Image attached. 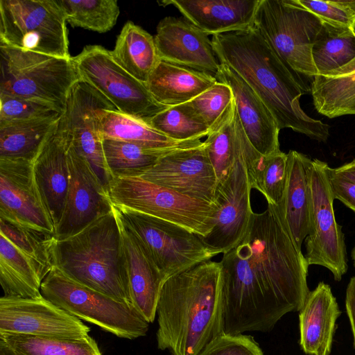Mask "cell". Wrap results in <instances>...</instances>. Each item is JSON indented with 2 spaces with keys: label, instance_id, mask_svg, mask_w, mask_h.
<instances>
[{
  "label": "cell",
  "instance_id": "obj_1",
  "mask_svg": "<svg viewBox=\"0 0 355 355\" xmlns=\"http://www.w3.org/2000/svg\"><path fill=\"white\" fill-rule=\"evenodd\" d=\"M219 263L223 334L268 332L310 293L306 259L270 205Z\"/></svg>",
  "mask_w": 355,
  "mask_h": 355
},
{
  "label": "cell",
  "instance_id": "obj_2",
  "mask_svg": "<svg viewBox=\"0 0 355 355\" xmlns=\"http://www.w3.org/2000/svg\"><path fill=\"white\" fill-rule=\"evenodd\" d=\"M220 63L233 69L268 108L279 130L291 128L325 141L329 125L308 116L300 98L306 92L254 26L212 36Z\"/></svg>",
  "mask_w": 355,
  "mask_h": 355
},
{
  "label": "cell",
  "instance_id": "obj_3",
  "mask_svg": "<svg viewBox=\"0 0 355 355\" xmlns=\"http://www.w3.org/2000/svg\"><path fill=\"white\" fill-rule=\"evenodd\" d=\"M219 262H200L168 277L157 305V347L198 355L223 334Z\"/></svg>",
  "mask_w": 355,
  "mask_h": 355
},
{
  "label": "cell",
  "instance_id": "obj_4",
  "mask_svg": "<svg viewBox=\"0 0 355 355\" xmlns=\"http://www.w3.org/2000/svg\"><path fill=\"white\" fill-rule=\"evenodd\" d=\"M53 265L72 280L132 304L119 222L112 210L78 233L55 239Z\"/></svg>",
  "mask_w": 355,
  "mask_h": 355
},
{
  "label": "cell",
  "instance_id": "obj_5",
  "mask_svg": "<svg viewBox=\"0 0 355 355\" xmlns=\"http://www.w3.org/2000/svg\"><path fill=\"white\" fill-rule=\"evenodd\" d=\"M0 94L51 103L64 112L69 93L80 78L71 58L0 44Z\"/></svg>",
  "mask_w": 355,
  "mask_h": 355
},
{
  "label": "cell",
  "instance_id": "obj_6",
  "mask_svg": "<svg viewBox=\"0 0 355 355\" xmlns=\"http://www.w3.org/2000/svg\"><path fill=\"white\" fill-rule=\"evenodd\" d=\"M322 24L293 0H261L255 15L254 26L306 92L302 76L317 75L311 49Z\"/></svg>",
  "mask_w": 355,
  "mask_h": 355
},
{
  "label": "cell",
  "instance_id": "obj_7",
  "mask_svg": "<svg viewBox=\"0 0 355 355\" xmlns=\"http://www.w3.org/2000/svg\"><path fill=\"white\" fill-rule=\"evenodd\" d=\"M113 205L182 226L200 237L213 230L218 206L137 176L114 177L107 188Z\"/></svg>",
  "mask_w": 355,
  "mask_h": 355
},
{
  "label": "cell",
  "instance_id": "obj_8",
  "mask_svg": "<svg viewBox=\"0 0 355 355\" xmlns=\"http://www.w3.org/2000/svg\"><path fill=\"white\" fill-rule=\"evenodd\" d=\"M41 293L60 308L117 337L144 336L149 323L131 304L85 286L53 266L43 279Z\"/></svg>",
  "mask_w": 355,
  "mask_h": 355
},
{
  "label": "cell",
  "instance_id": "obj_9",
  "mask_svg": "<svg viewBox=\"0 0 355 355\" xmlns=\"http://www.w3.org/2000/svg\"><path fill=\"white\" fill-rule=\"evenodd\" d=\"M67 23L56 0H0V44L71 58Z\"/></svg>",
  "mask_w": 355,
  "mask_h": 355
},
{
  "label": "cell",
  "instance_id": "obj_10",
  "mask_svg": "<svg viewBox=\"0 0 355 355\" xmlns=\"http://www.w3.org/2000/svg\"><path fill=\"white\" fill-rule=\"evenodd\" d=\"M112 208L143 245L165 280L216 256L200 236L182 226L128 208L113 205Z\"/></svg>",
  "mask_w": 355,
  "mask_h": 355
},
{
  "label": "cell",
  "instance_id": "obj_11",
  "mask_svg": "<svg viewBox=\"0 0 355 355\" xmlns=\"http://www.w3.org/2000/svg\"><path fill=\"white\" fill-rule=\"evenodd\" d=\"M72 59L80 78L97 89L123 114L147 123L169 107L157 101L146 84L119 66L110 51L102 46H85Z\"/></svg>",
  "mask_w": 355,
  "mask_h": 355
},
{
  "label": "cell",
  "instance_id": "obj_12",
  "mask_svg": "<svg viewBox=\"0 0 355 355\" xmlns=\"http://www.w3.org/2000/svg\"><path fill=\"white\" fill-rule=\"evenodd\" d=\"M106 110H117L97 89L80 79L71 87L58 127L68 144L89 164L107 188L113 179L106 164L101 119Z\"/></svg>",
  "mask_w": 355,
  "mask_h": 355
},
{
  "label": "cell",
  "instance_id": "obj_13",
  "mask_svg": "<svg viewBox=\"0 0 355 355\" xmlns=\"http://www.w3.org/2000/svg\"><path fill=\"white\" fill-rule=\"evenodd\" d=\"M326 162L311 160L309 168L310 186L309 228L305 239V258L309 265L323 266L340 281L347 270L344 234L335 218Z\"/></svg>",
  "mask_w": 355,
  "mask_h": 355
},
{
  "label": "cell",
  "instance_id": "obj_14",
  "mask_svg": "<svg viewBox=\"0 0 355 355\" xmlns=\"http://www.w3.org/2000/svg\"><path fill=\"white\" fill-rule=\"evenodd\" d=\"M89 331L81 320L42 295L0 298V334L76 339L89 336Z\"/></svg>",
  "mask_w": 355,
  "mask_h": 355
},
{
  "label": "cell",
  "instance_id": "obj_15",
  "mask_svg": "<svg viewBox=\"0 0 355 355\" xmlns=\"http://www.w3.org/2000/svg\"><path fill=\"white\" fill-rule=\"evenodd\" d=\"M245 135L242 153L229 175L218 183L216 204L218 211L211 232L200 237L216 255L234 248L247 232L253 211L250 205L252 189L244 158Z\"/></svg>",
  "mask_w": 355,
  "mask_h": 355
},
{
  "label": "cell",
  "instance_id": "obj_16",
  "mask_svg": "<svg viewBox=\"0 0 355 355\" xmlns=\"http://www.w3.org/2000/svg\"><path fill=\"white\" fill-rule=\"evenodd\" d=\"M137 177L188 197L216 204L218 180L204 142L169 152Z\"/></svg>",
  "mask_w": 355,
  "mask_h": 355
},
{
  "label": "cell",
  "instance_id": "obj_17",
  "mask_svg": "<svg viewBox=\"0 0 355 355\" xmlns=\"http://www.w3.org/2000/svg\"><path fill=\"white\" fill-rule=\"evenodd\" d=\"M0 218L55 235L35 180L33 161L0 158Z\"/></svg>",
  "mask_w": 355,
  "mask_h": 355
},
{
  "label": "cell",
  "instance_id": "obj_18",
  "mask_svg": "<svg viewBox=\"0 0 355 355\" xmlns=\"http://www.w3.org/2000/svg\"><path fill=\"white\" fill-rule=\"evenodd\" d=\"M67 144L69 181L62 215L55 228L57 240L78 233L112 210L105 188L87 161Z\"/></svg>",
  "mask_w": 355,
  "mask_h": 355
},
{
  "label": "cell",
  "instance_id": "obj_19",
  "mask_svg": "<svg viewBox=\"0 0 355 355\" xmlns=\"http://www.w3.org/2000/svg\"><path fill=\"white\" fill-rule=\"evenodd\" d=\"M160 60L216 76L220 62L208 35L184 17L159 21L154 36Z\"/></svg>",
  "mask_w": 355,
  "mask_h": 355
},
{
  "label": "cell",
  "instance_id": "obj_20",
  "mask_svg": "<svg viewBox=\"0 0 355 355\" xmlns=\"http://www.w3.org/2000/svg\"><path fill=\"white\" fill-rule=\"evenodd\" d=\"M215 78L217 81L231 88L239 119L252 147L262 155L280 151V130L260 98L233 69L225 64H220Z\"/></svg>",
  "mask_w": 355,
  "mask_h": 355
},
{
  "label": "cell",
  "instance_id": "obj_21",
  "mask_svg": "<svg viewBox=\"0 0 355 355\" xmlns=\"http://www.w3.org/2000/svg\"><path fill=\"white\" fill-rule=\"evenodd\" d=\"M114 213L120 228L132 306L148 323L153 322L165 279L139 239Z\"/></svg>",
  "mask_w": 355,
  "mask_h": 355
},
{
  "label": "cell",
  "instance_id": "obj_22",
  "mask_svg": "<svg viewBox=\"0 0 355 355\" xmlns=\"http://www.w3.org/2000/svg\"><path fill=\"white\" fill-rule=\"evenodd\" d=\"M261 0H164L160 6H175L184 18L212 36L254 26Z\"/></svg>",
  "mask_w": 355,
  "mask_h": 355
},
{
  "label": "cell",
  "instance_id": "obj_23",
  "mask_svg": "<svg viewBox=\"0 0 355 355\" xmlns=\"http://www.w3.org/2000/svg\"><path fill=\"white\" fill-rule=\"evenodd\" d=\"M33 168L55 230L62 215L69 181L68 144L58 124L33 161Z\"/></svg>",
  "mask_w": 355,
  "mask_h": 355
},
{
  "label": "cell",
  "instance_id": "obj_24",
  "mask_svg": "<svg viewBox=\"0 0 355 355\" xmlns=\"http://www.w3.org/2000/svg\"><path fill=\"white\" fill-rule=\"evenodd\" d=\"M287 155V178L284 193L279 204L272 206L294 244L302 250V244L309 228V168L311 159L295 150H290Z\"/></svg>",
  "mask_w": 355,
  "mask_h": 355
},
{
  "label": "cell",
  "instance_id": "obj_25",
  "mask_svg": "<svg viewBox=\"0 0 355 355\" xmlns=\"http://www.w3.org/2000/svg\"><path fill=\"white\" fill-rule=\"evenodd\" d=\"M340 311L330 286L323 282L311 291L299 314L300 344L309 355H329Z\"/></svg>",
  "mask_w": 355,
  "mask_h": 355
},
{
  "label": "cell",
  "instance_id": "obj_26",
  "mask_svg": "<svg viewBox=\"0 0 355 355\" xmlns=\"http://www.w3.org/2000/svg\"><path fill=\"white\" fill-rule=\"evenodd\" d=\"M216 83L207 73L160 60L146 85L157 101L173 106L191 101Z\"/></svg>",
  "mask_w": 355,
  "mask_h": 355
},
{
  "label": "cell",
  "instance_id": "obj_27",
  "mask_svg": "<svg viewBox=\"0 0 355 355\" xmlns=\"http://www.w3.org/2000/svg\"><path fill=\"white\" fill-rule=\"evenodd\" d=\"M110 52L119 66L145 84L160 62L154 37L131 21L123 25Z\"/></svg>",
  "mask_w": 355,
  "mask_h": 355
},
{
  "label": "cell",
  "instance_id": "obj_28",
  "mask_svg": "<svg viewBox=\"0 0 355 355\" xmlns=\"http://www.w3.org/2000/svg\"><path fill=\"white\" fill-rule=\"evenodd\" d=\"M103 139L135 144L144 148L168 150L200 144V140L180 141L172 139L147 123L117 110H106L101 119Z\"/></svg>",
  "mask_w": 355,
  "mask_h": 355
},
{
  "label": "cell",
  "instance_id": "obj_29",
  "mask_svg": "<svg viewBox=\"0 0 355 355\" xmlns=\"http://www.w3.org/2000/svg\"><path fill=\"white\" fill-rule=\"evenodd\" d=\"M60 116L0 121V158L33 161Z\"/></svg>",
  "mask_w": 355,
  "mask_h": 355
},
{
  "label": "cell",
  "instance_id": "obj_30",
  "mask_svg": "<svg viewBox=\"0 0 355 355\" xmlns=\"http://www.w3.org/2000/svg\"><path fill=\"white\" fill-rule=\"evenodd\" d=\"M311 55L317 75L336 74L355 62V30L322 21Z\"/></svg>",
  "mask_w": 355,
  "mask_h": 355
},
{
  "label": "cell",
  "instance_id": "obj_31",
  "mask_svg": "<svg viewBox=\"0 0 355 355\" xmlns=\"http://www.w3.org/2000/svg\"><path fill=\"white\" fill-rule=\"evenodd\" d=\"M245 135L233 100L221 120L203 141L218 183L229 175L240 157Z\"/></svg>",
  "mask_w": 355,
  "mask_h": 355
},
{
  "label": "cell",
  "instance_id": "obj_32",
  "mask_svg": "<svg viewBox=\"0 0 355 355\" xmlns=\"http://www.w3.org/2000/svg\"><path fill=\"white\" fill-rule=\"evenodd\" d=\"M310 90L320 114L330 119L355 114V62L334 76H315Z\"/></svg>",
  "mask_w": 355,
  "mask_h": 355
},
{
  "label": "cell",
  "instance_id": "obj_33",
  "mask_svg": "<svg viewBox=\"0 0 355 355\" xmlns=\"http://www.w3.org/2000/svg\"><path fill=\"white\" fill-rule=\"evenodd\" d=\"M244 158L252 189L258 190L268 205L277 206L282 198L287 178L288 155L281 150L262 155L250 144L247 137Z\"/></svg>",
  "mask_w": 355,
  "mask_h": 355
},
{
  "label": "cell",
  "instance_id": "obj_34",
  "mask_svg": "<svg viewBox=\"0 0 355 355\" xmlns=\"http://www.w3.org/2000/svg\"><path fill=\"white\" fill-rule=\"evenodd\" d=\"M42 280L31 260L0 234V283L4 296H42Z\"/></svg>",
  "mask_w": 355,
  "mask_h": 355
},
{
  "label": "cell",
  "instance_id": "obj_35",
  "mask_svg": "<svg viewBox=\"0 0 355 355\" xmlns=\"http://www.w3.org/2000/svg\"><path fill=\"white\" fill-rule=\"evenodd\" d=\"M0 343L11 355H102L90 336L75 339L0 334Z\"/></svg>",
  "mask_w": 355,
  "mask_h": 355
},
{
  "label": "cell",
  "instance_id": "obj_36",
  "mask_svg": "<svg viewBox=\"0 0 355 355\" xmlns=\"http://www.w3.org/2000/svg\"><path fill=\"white\" fill-rule=\"evenodd\" d=\"M0 234L20 250L33 263L42 282L54 266V234L25 227L0 218Z\"/></svg>",
  "mask_w": 355,
  "mask_h": 355
},
{
  "label": "cell",
  "instance_id": "obj_37",
  "mask_svg": "<svg viewBox=\"0 0 355 355\" xmlns=\"http://www.w3.org/2000/svg\"><path fill=\"white\" fill-rule=\"evenodd\" d=\"M103 148L107 166L113 178L139 176L162 156L175 150L147 148L111 139H103Z\"/></svg>",
  "mask_w": 355,
  "mask_h": 355
},
{
  "label": "cell",
  "instance_id": "obj_38",
  "mask_svg": "<svg viewBox=\"0 0 355 355\" xmlns=\"http://www.w3.org/2000/svg\"><path fill=\"white\" fill-rule=\"evenodd\" d=\"M73 27L106 33L116 24L120 10L115 0H56Z\"/></svg>",
  "mask_w": 355,
  "mask_h": 355
},
{
  "label": "cell",
  "instance_id": "obj_39",
  "mask_svg": "<svg viewBox=\"0 0 355 355\" xmlns=\"http://www.w3.org/2000/svg\"><path fill=\"white\" fill-rule=\"evenodd\" d=\"M147 123L168 137L180 141L200 140L210 132L189 101L169 106L155 115Z\"/></svg>",
  "mask_w": 355,
  "mask_h": 355
},
{
  "label": "cell",
  "instance_id": "obj_40",
  "mask_svg": "<svg viewBox=\"0 0 355 355\" xmlns=\"http://www.w3.org/2000/svg\"><path fill=\"white\" fill-rule=\"evenodd\" d=\"M63 112L44 101L0 94V121L60 117Z\"/></svg>",
  "mask_w": 355,
  "mask_h": 355
},
{
  "label": "cell",
  "instance_id": "obj_41",
  "mask_svg": "<svg viewBox=\"0 0 355 355\" xmlns=\"http://www.w3.org/2000/svg\"><path fill=\"white\" fill-rule=\"evenodd\" d=\"M233 100L231 88L217 81L211 87L189 102L211 130L221 120Z\"/></svg>",
  "mask_w": 355,
  "mask_h": 355
},
{
  "label": "cell",
  "instance_id": "obj_42",
  "mask_svg": "<svg viewBox=\"0 0 355 355\" xmlns=\"http://www.w3.org/2000/svg\"><path fill=\"white\" fill-rule=\"evenodd\" d=\"M323 22L355 30V0H293Z\"/></svg>",
  "mask_w": 355,
  "mask_h": 355
},
{
  "label": "cell",
  "instance_id": "obj_43",
  "mask_svg": "<svg viewBox=\"0 0 355 355\" xmlns=\"http://www.w3.org/2000/svg\"><path fill=\"white\" fill-rule=\"evenodd\" d=\"M198 355H263L250 335L222 334L210 342Z\"/></svg>",
  "mask_w": 355,
  "mask_h": 355
},
{
  "label": "cell",
  "instance_id": "obj_44",
  "mask_svg": "<svg viewBox=\"0 0 355 355\" xmlns=\"http://www.w3.org/2000/svg\"><path fill=\"white\" fill-rule=\"evenodd\" d=\"M329 187L338 199L355 212V159L337 168H327Z\"/></svg>",
  "mask_w": 355,
  "mask_h": 355
},
{
  "label": "cell",
  "instance_id": "obj_45",
  "mask_svg": "<svg viewBox=\"0 0 355 355\" xmlns=\"http://www.w3.org/2000/svg\"><path fill=\"white\" fill-rule=\"evenodd\" d=\"M346 310L349 319L355 347V276L352 277L346 291Z\"/></svg>",
  "mask_w": 355,
  "mask_h": 355
},
{
  "label": "cell",
  "instance_id": "obj_46",
  "mask_svg": "<svg viewBox=\"0 0 355 355\" xmlns=\"http://www.w3.org/2000/svg\"><path fill=\"white\" fill-rule=\"evenodd\" d=\"M0 355H11L3 344L0 343Z\"/></svg>",
  "mask_w": 355,
  "mask_h": 355
},
{
  "label": "cell",
  "instance_id": "obj_47",
  "mask_svg": "<svg viewBox=\"0 0 355 355\" xmlns=\"http://www.w3.org/2000/svg\"><path fill=\"white\" fill-rule=\"evenodd\" d=\"M352 257H353V259H354V266H355V248L353 250V252H352Z\"/></svg>",
  "mask_w": 355,
  "mask_h": 355
}]
</instances>
